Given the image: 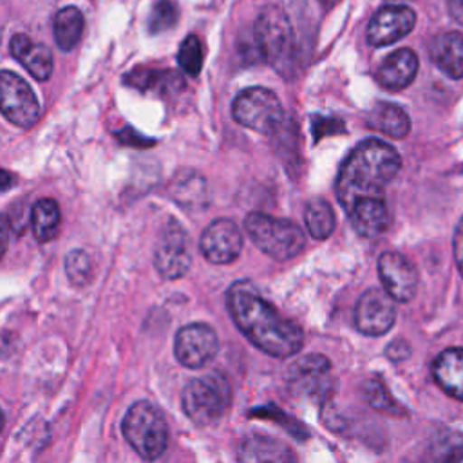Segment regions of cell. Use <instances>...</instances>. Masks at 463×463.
Wrapping results in <instances>:
<instances>
[{
    "label": "cell",
    "mask_w": 463,
    "mask_h": 463,
    "mask_svg": "<svg viewBox=\"0 0 463 463\" xmlns=\"http://www.w3.org/2000/svg\"><path fill=\"white\" fill-rule=\"evenodd\" d=\"M219 349L215 331L201 322L181 327L175 335L174 354L179 364L188 369H199L208 364Z\"/></svg>",
    "instance_id": "cell-11"
},
{
    "label": "cell",
    "mask_w": 463,
    "mask_h": 463,
    "mask_svg": "<svg viewBox=\"0 0 463 463\" xmlns=\"http://www.w3.org/2000/svg\"><path fill=\"white\" fill-rule=\"evenodd\" d=\"M251 45L259 58L282 71L293 54V29L288 14L275 5L264 7L251 31Z\"/></svg>",
    "instance_id": "cell-6"
},
{
    "label": "cell",
    "mask_w": 463,
    "mask_h": 463,
    "mask_svg": "<svg viewBox=\"0 0 463 463\" xmlns=\"http://www.w3.org/2000/svg\"><path fill=\"white\" fill-rule=\"evenodd\" d=\"M449 13L458 24L463 25V0H449Z\"/></svg>",
    "instance_id": "cell-37"
},
{
    "label": "cell",
    "mask_w": 463,
    "mask_h": 463,
    "mask_svg": "<svg viewBox=\"0 0 463 463\" xmlns=\"http://www.w3.org/2000/svg\"><path fill=\"white\" fill-rule=\"evenodd\" d=\"M90 259L83 250H72L65 257V273L76 288H81L90 279Z\"/></svg>",
    "instance_id": "cell-31"
},
{
    "label": "cell",
    "mask_w": 463,
    "mask_h": 463,
    "mask_svg": "<svg viewBox=\"0 0 463 463\" xmlns=\"http://www.w3.org/2000/svg\"><path fill=\"white\" fill-rule=\"evenodd\" d=\"M9 51L38 81H45L51 78L52 54L43 43H36L27 34L18 33L11 38Z\"/></svg>",
    "instance_id": "cell-18"
},
{
    "label": "cell",
    "mask_w": 463,
    "mask_h": 463,
    "mask_svg": "<svg viewBox=\"0 0 463 463\" xmlns=\"http://www.w3.org/2000/svg\"><path fill=\"white\" fill-rule=\"evenodd\" d=\"M429 456L436 461H463V434L458 430H439L430 445Z\"/></svg>",
    "instance_id": "cell-28"
},
{
    "label": "cell",
    "mask_w": 463,
    "mask_h": 463,
    "mask_svg": "<svg viewBox=\"0 0 463 463\" xmlns=\"http://www.w3.org/2000/svg\"><path fill=\"white\" fill-rule=\"evenodd\" d=\"M31 224L36 241L49 242L60 230V208L54 199H40L31 208Z\"/></svg>",
    "instance_id": "cell-25"
},
{
    "label": "cell",
    "mask_w": 463,
    "mask_h": 463,
    "mask_svg": "<svg viewBox=\"0 0 463 463\" xmlns=\"http://www.w3.org/2000/svg\"><path fill=\"white\" fill-rule=\"evenodd\" d=\"M304 221H306V228L311 233V237H315L318 241L327 239L333 233L335 222H336L331 204L322 197H315L306 204Z\"/></svg>",
    "instance_id": "cell-26"
},
{
    "label": "cell",
    "mask_w": 463,
    "mask_h": 463,
    "mask_svg": "<svg viewBox=\"0 0 463 463\" xmlns=\"http://www.w3.org/2000/svg\"><path fill=\"white\" fill-rule=\"evenodd\" d=\"M179 18V7L175 0H157L148 16V31L152 34L168 31Z\"/></svg>",
    "instance_id": "cell-30"
},
{
    "label": "cell",
    "mask_w": 463,
    "mask_h": 463,
    "mask_svg": "<svg viewBox=\"0 0 463 463\" xmlns=\"http://www.w3.org/2000/svg\"><path fill=\"white\" fill-rule=\"evenodd\" d=\"M85 18L83 13L74 5H65L54 14L52 22V34L54 42L61 51H71L76 47L83 34Z\"/></svg>",
    "instance_id": "cell-24"
},
{
    "label": "cell",
    "mask_w": 463,
    "mask_h": 463,
    "mask_svg": "<svg viewBox=\"0 0 463 463\" xmlns=\"http://www.w3.org/2000/svg\"><path fill=\"white\" fill-rule=\"evenodd\" d=\"M226 302L235 326L255 347L269 356L288 358L302 347V327L289 318H284L268 300L260 297L250 280L232 284Z\"/></svg>",
    "instance_id": "cell-1"
},
{
    "label": "cell",
    "mask_w": 463,
    "mask_h": 463,
    "mask_svg": "<svg viewBox=\"0 0 463 463\" xmlns=\"http://www.w3.org/2000/svg\"><path fill=\"white\" fill-rule=\"evenodd\" d=\"M201 183H203V179L199 175H195V174L186 177V179H183L179 183V186H175V197H177L179 204H197L199 201H203L204 186L192 190L194 186H197Z\"/></svg>",
    "instance_id": "cell-32"
},
{
    "label": "cell",
    "mask_w": 463,
    "mask_h": 463,
    "mask_svg": "<svg viewBox=\"0 0 463 463\" xmlns=\"http://www.w3.org/2000/svg\"><path fill=\"white\" fill-rule=\"evenodd\" d=\"M336 2H338V0H320V4H322L324 7H333Z\"/></svg>",
    "instance_id": "cell-39"
},
{
    "label": "cell",
    "mask_w": 463,
    "mask_h": 463,
    "mask_svg": "<svg viewBox=\"0 0 463 463\" xmlns=\"http://www.w3.org/2000/svg\"><path fill=\"white\" fill-rule=\"evenodd\" d=\"M239 459L248 463H257V461L286 463V461H293L295 456L284 443L268 436L253 434L242 441Z\"/></svg>",
    "instance_id": "cell-22"
},
{
    "label": "cell",
    "mask_w": 463,
    "mask_h": 463,
    "mask_svg": "<svg viewBox=\"0 0 463 463\" xmlns=\"http://www.w3.org/2000/svg\"><path fill=\"white\" fill-rule=\"evenodd\" d=\"M432 376L441 391L463 402V347L441 351L432 364Z\"/></svg>",
    "instance_id": "cell-19"
},
{
    "label": "cell",
    "mask_w": 463,
    "mask_h": 463,
    "mask_svg": "<svg viewBox=\"0 0 463 463\" xmlns=\"http://www.w3.org/2000/svg\"><path fill=\"white\" fill-rule=\"evenodd\" d=\"M237 123L260 134H273L284 123V109L277 94L264 87H250L241 90L232 105Z\"/></svg>",
    "instance_id": "cell-7"
},
{
    "label": "cell",
    "mask_w": 463,
    "mask_h": 463,
    "mask_svg": "<svg viewBox=\"0 0 463 463\" xmlns=\"http://www.w3.org/2000/svg\"><path fill=\"white\" fill-rule=\"evenodd\" d=\"M418 72V56L411 49H398L391 52L378 67L376 80L389 90H402L412 83Z\"/></svg>",
    "instance_id": "cell-16"
},
{
    "label": "cell",
    "mask_w": 463,
    "mask_h": 463,
    "mask_svg": "<svg viewBox=\"0 0 463 463\" xmlns=\"http://www.w3.org/2000/svg\"><path fill=\"white\" fill-rule=\"evenodd\" d=\"M409 353H411V347H409L405 342H402V340H396V342L389 344V347H387V354H389V358H392L394 362L405 360V358L409 356Z\"/></svg>",
    "instance_id": "cell-35"
},
{
    "label": "cell",
    "mask_w": 463,
    "mask_h": 463,
    "mask_svg": "<svg viewBox=\"0 0 463 463\" xmlns=\"http://www.w3.org/2000/svg\"><path fill=\"white\" fill-rule=\"evenodd\" d=\"M201 253L213 264L233 262L242 250V233L230 219H215L210 222L199 241Z\"/></svg>",
    "instance_id": "cell-12"
},
{
    "label": "cell",
    "mask_w": 463,
    "mask_h": 463,
    "mask_svg": "<svg viewBox=\"0 0 463 463\" xmlns=\"http://www.w3.org/2000/svg\"><path fill=\"white\" fill-rule=\"evenodd\" d=\"M4 429V412H2V409H0V430Z\"/></svg>",
    "instance_id": "cell-40"
},
{
    "label": "cell",
    "mask_w": 463,
    "mask_h": 463,
    "mask_svg": "<svg viewBox=\"0 0 463 463\" xmlns=\"http://www.w3.org/2000/svg\"><path fill=\"white\" fill-rule=\"evenodd\" d=\"M353 228L367 239L382 235L389 228V210L382 195H367L356 199L347 210Z\"/></svg>",
    "instance_id": "cell-15"
},
{
    "label": "cell",
    "mask_w": 463,
    "mask_h": 463,
    "mask_svg": "<svg viewBox=\"0 0 463 463\" xmlns=\"http://www.w3.org/2000/svg\"><path fill=\"white\" fill-rule=\"evenodd\" d=\"M125 83L139 90H154L159 94L175 92L184 87L183 78L175 71H159V69H134L125 76Z\"/></svg>",
    "instance_id": "cell-23"
},
{
    "label": "cell",
    "mask_w": 463,
    "mask_h": 463,
    "mask_svg": "<svg viewBox=\"0 0 463 463\" xmlns=\"http://www.w3.org/2000/svg\"><path fill=\"white\" fill-rule=\"evenodd\" d=\"M329 360L322 354H306L289 367V383L295 392H324L327 389Z\"/></svg>",
    "instance_id": "cell-17"
},
{
    "label": "cell",
    "mask_w": 463,
    "mask_h": 463,
    "mask_svg": "<svg viewBox=\"0 0 463 463\" xmlns=\"http://www.w3.org/2000/svg\"><path fill=\"white\" fill-rule=\"evenodd\" d=\"M118 137H119L121 143L130 145V146H152L154 145V139H148V137L137 134L134 128H128V127L123 132H119Z\"/></svg>",
    "instance_id": "cell-34"
},
{
    "label": "cell",
    "mask_w": 463,
    "mask_h": 463,
    "mask_svg": "<svg viewBox=\"0 0 463 463\" xmlns=\"http://www.w3.org/2000/svg\"><path fill=\"white\" fill-rule=\"evenodd\" d=\"M452 246H454V260H456L458 269H459V273L463 277V217L458 221V224L454 228Z\"/></svg>",
    "instance_id": "cell-33"
},
{
    "label": "cell",
    "mask_w": 463,
    "mask_h": 463,
    "mask_svg": "<svg viewBox=\"0 0 463 463\" xmlns=\"http://www.w3.org/2000/svg\"><path fill=\"white\" fill-rule=\"evenodd\" d=\"M244 228L253 244L275 260L297 257L306 244V235L297 222L262 212L248 213L244 219Z\"/></svg>",
    "instance_id": "cell-3"
},
{
    "label": "cell",
    "mask_w": 463,
    "mask_h": 463,
    "mask_svg": "<svg viewBox=\"0 0 463 463\" xmlns=\"http://www.w3.org/2000/svg\"><path fill=\"white\" fill-rule=\"evenodd\" d=\"M7 242H9V226H7V221L0 215V260L5 253Z\"/></svg>",
    "instance_id": "cell-36"
},
{
    "label": "cell",
    "mask_w": 463,
    "mask_h": 463,
    "mask_svg": "<svg viewBox=\"0 0 463 463\" xmlns=\"http://www.w3.org/2000/svg\"><path fill=\"white\" fill-rule=\"evenodd\" d=\"M14 183V175L4 168H0V192H5Z\"/></svg>",
    "instance_id": "cell-38"
},
{
    "label": "cell",
    "mask_w": 463,
    "mask_h": 463,
    "mask_svg": "<svg viewBox=\"0 0 463 463\" xmlns=\"http://www.w3.org/2000/svg\"><path fill=\"white\" fill-rule=\"evenodd\" d=\"M402 166L400 154L380 139L362 141L344 161L336 179V197L345 210L367 195H382Z\"/></svg>",
    "instance_id": "cell-2"
},
{
    "label": "cell",
    "mask_w": 463,
    "mask_h": 463,
    "mask_svg": "<svg viewBox=\"0 0 463 463\" xmlns=\"http://www.w3.org/2000/svg\"><path fill=\"white\" fill-rule=\"evenodd\" d=\"M378 273L383 289L396 302H409L418 286V275L412 264L398 251H385L378 260Z\"/></svg>",
    "instance_id": "cell-14"
},
{
    "label": "cell",
    "mask_w": 463,
    "mask_h": 463,
    "mask_svg": "<svg viewBox=\"0 0 463 463\" xmlns=\"http://www.w3.org/2000/svg\"><path fill=\"white\" fill-rule=\"evenodd\" d=\"M416 24V13L407 5L380 7L367 25V42L374 47L394 43L405 38Z\"/></svg>",
    "instance_id": "cell-13"
},
{
    "label": "cell",
    "mask_w": 463,
    "mask_h": 463,
    "mask_svg": "<svg viewBox=\"0 0 463 463\" xmlns=\"http://www.w3.org/2000/svg\"><path fill=\"white\" fill-rule=\"evenodd\" d=\"M394 320V298L385 289L369 288L362 293L354 307V326L360 333L380 336L392 327Z\"/></svg>",
    "instance_id": "cell-10"
},
{
    "label": "cell",
    "mask_w": 463,
    "mask_h": 463,
    "mask_svg": "<svg viewBox=\"0 0 463 463\" xmlns=\"http://www.w3.org/2000/svg\"><path fill=\"white\" fill-rule=\"evenodd\" d=\"M154 264L156 269L165 279H179L183 277L192 264V251H190V237L186 230L170 221L159 233L156 251H154Z\"/></svg>",
    "instance_id": "cell-9"
},
{
    "label": "cell",
    "mask_w": 463,
    "mask_h": 463,
    "mask_svg": "<svg viewBox=\"0 0 463 463\" xmlns=\"http://www.w3.org/2000/svg\"><path fill=\"white\" fill-rule=\"evenodd\" d=\"M367 125L394 139L405 137L411 130V119L407 112L402 107L387 101H380L371 109L367 114Z\"/></svg>",
    "instance_id": "cell-21"
},
{
    "label": "cell",
    "mask_w": 463,
    "mask_h": 463,
    "mask_svg": "<svg viewBox=\"0 0 463 463\" xmlns=\"http://www.w3.org/2000/svg\"><path fill=\"white\" fill-rule=\"evenodd\" d=\"M0 112L20 128H31L40 118V103L33 89L11 71H0Z\"/></svg>",
    "instance_id": "cell-8"
},
{
    "label": "cell",
    "mask_w": 463,
    "mask_h": 463,
    "mask_svg": "<svg viewBox=\"0 0 463 463\" xmlns=\"http://www.w3.org/2000/svg\"><path fill=\"white\" fill-rule=\"evenodd\" d=\"M177 63L190 76H197L201 72V67H203V45H201V42H199V38L195 34H188L183 40V43L179 45Z\"/></svg>",
    "instance_id": "cell-29"
},
{
    "label": "cell",
    "mask_w": 463,
    "mask_h": 463,
    "mask_svg": "<svg viewBox=\"0 0 463 463\" xmlns=\"http://www.w3.org/2000/svg\"><path fill=\"white\" fill-rule=\"evenodd\" d=\"M362 394L364 400L376 411L391 414V416H400V414H407V411L391 396V392L387 391V385L383 383L382 378L373 376L367 378L362 385Z\"/></svg>",
    "instance_id": "cell-27"
},
{
    "label": "cell",
    "mask_w": 463,
    "mask_h": 463,
    "mask_svg": "<svg viewBox=\"0 0 463 463\" xmlns=\"http://www.w3.org/2000/svg\"><path fill=\"white\" fill-rule=\"evenodd\" d=\"M121 430L128 445L145 459H157L168 445V425L150 402H136L125 414Z\"/></svg>",
    "instance_id": "cell-4"
},
{
    "label": "cell",
    "mask_w": 463,
    "mask_h": 463,
    "mask_svg": "<svg viewBox=\"0 0 463 463\" xmlns=\"http://www.w3.org/2000/svg\"><path fill=\"white\" fill-rule=\"evenodd\" d=\"M232 402V387L226 376L210 373L190 380L181 392L184 414L197 425H210L222 418Z\"/></svg>",
    "instance_id": "cell-5"
},
{
    "label": "cell",
    "mask_w": 463,
    "mask_h": 463,
    "mask_svg": "<svg viewBox=\"0 0 463 463\" xmlns=\"http://www.w3.org/2000/svg\"><path fill=\"white\" fill-rule=\"evenodd\" d=\"M430 58L447 76L463 78V34L449 31L430 42Z\"/></svg>",
    "instance_id": "cell-20"
}]
</instances>
